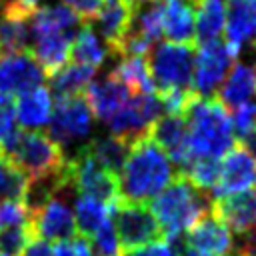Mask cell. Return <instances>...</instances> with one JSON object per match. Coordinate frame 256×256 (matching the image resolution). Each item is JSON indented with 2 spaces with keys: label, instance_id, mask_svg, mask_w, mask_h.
Here are the masks:
<instances>
[{
  "label": "cell",
  "instance_id": "1",
  "mask_svg": "<svg viewBox=\"0 0 256 256\" xmlns=\"http://www.w3.org/2000/svg\"><path fill=\"white\" fill-rule=\"evenodd\" d=\"M174 164L166 152L150 138L130 146L128 158L118 178V200L128 204L152 202L174 178Z\"/></svg>",
  "mask_w": 256,
  "mask_h": 256
},
{
  "label": "cell",
  "instance_id": "2",
  "mask_svg": "<svg viewBox=\"0 0 256 256\" xmlns=\"http://www.w3.org/2000/svg\"><path fill=\"white\" fill-rule=\"evenodd\" d=\"M188 150L192 160H218L234 148V130L228 110L216 98L192 96L184 110Z\"/></svg>",
  "mask_w": 256,
  "mask_h": 256
},
{
  "label": "cell",
  "instance_id": "3",
  "mask_svg": "<svg viewBox=\"0 0 256 256\" xmlns=\"http://www.w3.org/2000/svg\"><path fill=\"white\" fill-rule=\"evenodd\" d=\"M212 198L200 192L186 174L178 172L172 182L150 202V212L160 224L164 238L182 236L200 216L210 210Z\"/></svg>",
  "mask_w": 256,
  "mask_h": 256
},
{
  "label": "cell",
  "instance_id": "4",
  "mask_svg": "<svg viewBox=\"0 0 256 256\" xmlns=\"http://www.w3.org/2000/svg\"><path fill=\"white\" fill-rule=\"evenodd\" d=\"M0 156L14 162L28 178L58 172L66 166L64 152L42 132L14 130L0 142Z\"/></svg>",
  "mask_w": 256,
  "mask_h": 256
},
{
  "label": "cell",
  "instance_id": "5",
  "mask_svg": "<svg viewBox=\"0 0 256 256\" xmlns=\"http://www.w3.org/2000/svg\"><path fill=\"white\" fill-rule=\"evenodd\" d=\"M146 64L156 94L170 90H192L194 46L172 42L154 44L146 54Z\"/></svg>",
  "mask_w": 256,
  "mask_h": 256
},
{
  "label": "cell",
  "instance_id": "6",
  "mask_svg": "<svg viewBox=\"0 0 256 256\" xmlns=\"http://www.w3.org/2000/svg\"><path fill=\"white\" fill-rule=\"evenodd\" d=\"M94 124V116L84 100V96L56 98L52 106V116L48 122V138L64 152L68 148L80 150L84 138L90 136Z\"/></svg>",
  "mask_w": 256,
  "mask_h": 256
},
{
  "label": "cell",
  "instance_id": "7",
  "mask_svg": "<svg viewBox=\"0 0 256 256\" xmlns=\"http://www.w3.org/2000/svg\"><path fill=\"white\" fill-rule=\"evenodd\" d=\"M122 252L164 240V232L148 204H128L116 200L110 212Z\"/></svg>",
  "mask_w": 256,
  "mask_h": 256
},
{
  "label": "cell",
  "instance_id": "8",
  "mask_svg": "<svg viewBox=\"0 0 256 256\" xmlns=\"http://www.w3.org/2000/svg\"><path fill=\"white\" fill-rule=\"evenodd\" d=\"M68 180L78 196H88L112 206L118 200V178L100 168L86 150V144L66 158Z\"/></svg>",
  "mask_w": 256,
  "mask_h": 256
},
{
  "label": "cell",
  "instance_id": "9",
  "mask_svg": "<svg viewBox=\"0 0 256 256\" xmlns=\"http://www.w3.org/2000/svg\"><path fill=\"white\" fill-rule=\"evenodd\" d=\"M162 114H164V108L156 92L132 94L128 102L106 120V124L112 136L122 138L128 144H134L148 136L152 124Z\"/></svg>",
  "mask_w": 256,
  "mask_h": 256
},
{
  "label": "cell",
  "instance_id": "10",
  "mask_svg": "<svg viewBox=\"0 0 256 256\" xmlns=\"http://www.w3.org/2000/svg\"><path fill=\"white\" fill-rule=\"evenodd\" d=\"M234 54L222 40L198 44L194 52V68H192V92L200 98H214L220 84L228 76Z\"/></svg>",
  "mask_w": 256,
  "mask_h": 256
},
{
  "label": "cell",
  "instance_id": "11",
  "mask_svg": "<svg viewBox=\"0 0 256 256\" xmlns=\"http://www.w3.org/2000/svg\"><path fill=\"white\" fill-rule=\"evenodd\" d=\"M74 188L66 184L40 212H36L30 218V228L36 240L44 242H64L76 236V224H74V212L70 206V198L76 196Z\"/></svg>",
  "mask_w": 256,
  "mask_h": 256
},
{
  "label": "cell",
  "instance_id": "12",
  "mask_svg": "<svg viewBox=\"0 0 256 256\" xmlns=\"http://www.w3.org/2000/svg\"><path fill=\"white\" fill-rule=\"evenodd\" d=\"M184 244L186 248L206 254V256H232L234 254L232 232L212 210L200 216L184 232Z\"/></svg>",
  "mask_w": 256,
  "mask_h": 256
},
{
  "label": "cell",
  "instance_id": "13",
  "mask_svg": "<svg viewBox=\"0 0 256 256\" xmlns=\"http://www.w3.org/2000/svg\"><path fill=\"white\" fill-rule=\"evenodd\" d=\"M46 74L30 52L0 56V96H20L42 86Z\"/></svg>",
  "mask_w": 256,
  "mask_h": 256
},
{
  "label": "cell",
  "instance_id": "14",
  "mask_svg": "<svg viewBox=\"0 0 256 256\" xmlns=\"http://www.w3.org/2000/svg\"><path fill=\"white\" fill-rule=\"evenodd\" d=\"M148 136L166 152L170 162L180 168L178 172H184L192 164L188 150V128L182 114H162L152 124Z\"/></svg>",
  "mask_w": 256,
  "mask_h": 256
},
{
  "label": "cell",
  "instance_id": "15",
  "mask_svg": "<svg viewBox=\"0 0 256 256\" xmlns=\"http://www.w3.org/2000/svg\"><path fill=\"white\" fill-rule=\"evenodd\" d=\"M254 178H256V158L242 144H234V148L220 162V176L212 192V200L246 190L254 182Z\"/></svg>",
  "mask_w": 256,
  "mask_h": 256
},
{
  "label": "cell",
  "instance_id": "16",
  "mask_svg": "<svg viewBox=\"0 0 256 256\" xmlns=\"http://www.w3.org/2000/svg\"><path fill=\"white\" fill-rule=\"evenodd\" d=\"M210 210L226 224L230 232L244 236L256 226V188L214 198Z\"/></svg>",
  "mask_w": 256,
  "mask_h": 256
},
{
  "label": "cell",
  "instance_id": "17",
  "mask_svg": "<svg viewBox=\"0 0 256 256\" xmlns=\"http://www.w3.org/2000/svg\"><path fill=\"white\" fill-rule=\"evenodd\" d=\"M132 8L124 0H104L102 8L94 16V32L100 34V40L106 44L110 54H120V46L130 28Z\"/></svg>",
  "mask_w": 256,
  "mask_h": 256
},
{
  "label": "cell",
  "instance_id": "18",
  "mask_svg": "<svg viewBox=\"0 0 256 256\" xmlns=\"http://www.w3.org/2000/svg\"><path fill=\"white\" fill-rule=\"evenodd\" d=\"M30 54L40 64L46 76H52L60 70L70 58V44L76 34L72 32H58V30H44V32H30Z\"/></svg>",
  "mask_w": 256,
  "mask_h": 256
},
{
  "label": "cell",
  "instance_id": "19",
  "mask_svg": "<svg viewBox=\"0 0 256 256\" xmlns=\"http://www.w3.org/2000/svg\"><path fill=\"white\" fill-rule=\"evenodd\" d=\"M82 96H84L92 116L102 120V122H106L112 114H116L128 102L132 92L116 76L108 74L102 80H92Z\"/></svg>",
  "mask_w": 256,
  "mask_h": 256
},
{
  "label": "cell",
  "instance_id": "20",
  "mask_svg": "<svg viewBox=\"0 0 256 256\" xmlns=\"http://www.w3.org/2000/svg\"><path fill=\"white\" fill-rule=\"evenodd\" d=\"M256 96V64L238 62L232 64L228 76L216 92V100L226 110H236L238 106L252 102Z\"/></svg>",
  "mask_w": 256,
  "mask_h": 256
},
{
  "label": "cell",
  "instance_id": "21",
  "mask_svg": "<svg viewBox=\"0 0 256 256\" xmlns=\"http://www.w3.org/2000/svg\"><path fill=\"white\" fill-rule=\"evenodd\" d=\"M16 122L22 126V130L38 132L48 126L52 116V92L44 86H38L30 92H24L16 96Z\"/></svg>",
  "mask_w": 256,
  "mask_h": 256
},
{
  "label": "cell",
  "instance_id": "22",
  "mask_svg": "<svg viewBox=\"0 0 256 256\" xmlns=\"http://www.w3.org/2000/svg\"><path fill=\"white\" fill-rule=\"evenodd\" d=\"M162 36L172 44H196L194 28V4L192 2H170L162 4Z\"/></svg>",
  "mask_w": 256,
  "mask_h": 256
},
{
  "label": "cell",
  "instance_id": "23",
  "mask_svg": "<svg viewBox=\"0 0 256 256\" xmlns=\"http://www.w3.org/2000/svg\"><path fill=\"white\" fill-rule=\"evenodd\" d=\"M228 4L224 0H196L194 4V28L196 44L220 40L226 28Z\"/></svg>",
  "mask_w": 256,
  "mask_h": 256
},
{
  "label": "cell",
  "instance_id": "24",
  "mask_svg": "<svg viewBox=\"0 0 256 256\" xmlns=\"http://www.w3.org/2000/svg\"><path fill=\"white\" fill-rule=\"evenodd\" d=\"M108 56H110V50L100 40V36L94 32L92 24L84 22L78 28L76 36L72 38V44H70V60L74 64L98 68V66H102L106 62Z\"/></svg>",
  "mask_w": 256,
  "mask_h": 256
},
{
  "label": "cell",
  "instance_id": "25",
  "mask_svg": "<svg viewBox=\"0 0 256 256\" xmlns=\"http://www.w3.org/2000/svg\"><path fill=\"white\" fill-rule=\"evenodd\" d=\"M226 46L234 56L242 52L248 44H252V18L248 0H230L226 14Z\"/></svg>",
  "mask_w": 256,
  "mask_h": 256
},
{
  "label": "cell",
  "instance_id": "26",
  "mask_svg": "<svg viewBox=\"0 0 256 256\" xmlns=\"http://www.w3.org/2000/svg\"><path fill=\"white\" fill-rule=\"evenodd\" d=\"M30 18L2 10L0 12V56L30 50Z\"/></svg>",
  "mask_w": 256,
  "mask_h": 256
},
{
  "label": "cell",
  "instance_id": "27",
  "mask_svg": "<svg viewBox=\"0 0 256 256\" xmlns=\"http://www.w3.org/2000/svg\"><path fill=\"white\" fill-rule=\"evenodd\" d=\"M94 76H96V68L74 64V62L64 64L60 70H56L50 76V90L56 94V98L82 96L84 90L94 80Z\"/></svg>",
  "mask_w": 256,
  "mask_h": 256
},
{
  "label": "cell",
  "instance_id": "28",
  "mask_svg": "<svg viewBox=\"0 0 256 256\" xmlns=\"http://www.w3.org/2000/svg\"><path fill=\"white\" fill-rule=\"evenodd\" d=\"M130 146L126 140L122 138H116V136H98L94 140H90L86 144V150L90 152V156L96 160V164L104 170H108L110 174L118 176L126 158H128V152H130Z\"/></svg>",
  "mask_w": 256,
  "mask_h": 256
},
{
  "label": "cell",
  "instance_id": "29",
  "mask_svg": "<svg viewBox=\"0 0 256 256\" xmlns=\"http://www.w3.org/2000/svg\"><path fill=\"white\" fill-rule=\"evenodd\" d=\"M72 208H74L72 212H74L76 232L86 240H90L96 234V230L110 218V212H112V206L88 196H76L72 202Z\"/></svg>",
  "mask_w": 256,
  "mask_h": 256
},
{
  "label": "cell",
  "instance_id": "30",
  "mask_svg": "<svg viewBox=\"0 0 256 256\" xmlns=\"http://www.w3.org/2000/svg\"><path fill=\"white\" fill-rule=\"evenodd\" d=\"M110 74L116 76L122 84H126L132 94L154 92V84H152V78L148 72L146 56H122Z\"/></svg>",
  "mask_w": 256,
  "mask_h": 256
},
{
  "label": "cell",
  "instance_id": "31",
  "mask_svg": "<svg viewBox=\"0 0 256 256\" xmlns=\"http://www.w3.org/2000/svg\"><path fill=\"white\" fill-rule=\"evenodd\" d=\"M28 176L8 158L0 156V204L22 202Z\"/></svg>",
  "mask_w": 256,
  "mask_h": 256
},
{
  "label": "cell",
  "instance_id": "32",
  "mask_svg": "<svg viewBox=\"0 0 256 256\" xmlns=\"http://www.w3.org/2000/svg\"><path fill=\"white\" fill-rule=\"evenodd\" d=\"M188 176V180L204 194H208L212 198V192L218 184V176H220V162L218 160H192V164L182 172Z\"/></svg>",
  "mask_w": 256,
  "mask_h": 256
},
{
  "label": "cell",
  "instance_id": "33",
  "mask_svg": "<svg viewBox=\"0 0 256 256\" xmlns=\"http://www.w3.org/2000/svg\"><path fill=\"white\" fill-rule=\"evenodd\" d=\"M34 240L30 224L0 228V254L2 256H20L22 250Z\"/></svg>",
  "mask_w": 256,
  "mask_h": 256
},
{
  "label": "cell",
  "instance_id": "34",
  "mask_svg": "<svg viewBox=\"0 0 256 256\" xmlns=\"http://www.w3.org/2000/svg\"><path fill=\"white\" fill-rule=\"evenodd\" d=\"M92 250L96 252V256H122V248L112 224V218H108L92 236Z\"/></svg>",
  "mask_w": 256,
  "mask_h": 256
},
{
  "label": "cell",
  "instance_id": "35",
  "mask_svg": "<svg viewBox=\"0 0 256 256\" xmlns=\"http://www.w3.org/2000/svg\"><path fill=\"white\" fill-rule=\"evenodd\" d=\"M232 122V130L234 134L242 140L246 134H250L256 128V102H246L242 106H238L236 110H232L230 116Z\"/></svg>",
  "mask_w": 256,
  "mask_h": 256
},
{
  "label": "cell",
  "instance_id": "36",
  "mask_svg": "<svg viewBox=\"0 0 256 256\" xmlns=\"http://www.w3.org/2000/svg\"><path fill=\"white\" fill-rule=\"evenodd\" d=\"M30 224V214L22 202H6L0 204V228L24 226Z\"/></svg>",
  "mask_w": 256,
  "mask_h": 256
},
{
  "label": "cell",
  "instance_id": "37",
  "mask_svg": "<svg viewBox=\"0 0 256 256\" xmlns=\"http://www.w3.org/2000/svg\"><path fill=\"white\" fill-rule=\"evenodd\" d=\"M54 256H92V246L86 238L74 236L64 242H56L52 246Z\"/></svg>",
  "mask_w": 256,
  "mask_h": 256
},
{
  "label": "cell",
  "instance_id": "38",
  "mask_svg": "<svg viewBox=\"0 0 256 256\" xmlns=\"http://www.w3.org/2000/svg\"><path fill=\"white\" fill-rule=\"evenodd\" d=\"M16 130V106L14 98L0 96V142Z\"/></svg>",
  "mask_w": 256,
  "mask_h": 256
},
{
  "label": "cell",
  "instance_id": "39",
  "mask_svg": "<svg viewBox=\"0 0 256 256\" xmlns=\"http://www.w3.org/2000/svg\"><path fill=\"white\" fill-rule=\"evenodd\" d=\"M64 6H68L70 10H74L82 22H92L94 16L98 14V10L102 8V2L104 0H62Z\"/></svg>",
  "mask_w": 256,
  "mask_h": 256
},
{
  "label": "cell",
  "instance_id": "40",
  "mask_svg": "<svg viewBox=\"0 0 256 256\" xmlns=\"http://www.w3.org/2000/svg\"><path fill=\"white\" fill-rule=\"evenodd\" d=\"M122 256H178V254L164 240H160V242H154V244H148V246L126 250V252H122Z\"/></svg>",
  "mask_w": 256,
  "mask_h": 256
},
{
  "label": "cell",
  "instance_id": "41",
  "mask_svg": "<svg viewBox=\"0 0 256 256\" xmlns=\"http://www.w3.org/2000/svg\"><path fill=\"white\" fill-rule=\"evenodd\" d=\"M38 8H40V0H4V6H2V10L14 12L26 18H32V14Z\"/></svg>",
  "mask_w": 256,
  "mask_h": 256
},
{
  "label": "cell",
  "instance_id": "42",
  "mask_svg": "<svg viewBox=\"0 0 256 256\" xmlns=\"http://www.w3.org/2000/svg\"><path fill=\"white\" fill-rule=\"evenodd\" d=\"M232 256H256V226L242 236V242L234 248Z\"/></svg>",
  "mask_w": 256,
  "mask_h": 256
},
{
  "label": "cell",
  "instance_id": "43",
  "mask_svg": "<svg viewBox=\"0 0 256 256\" xmlns=\"http://www.w3.org/2000/svg\"><path fill=\"white\" fill-rule=\"evenodd\" d=\"M20 256H54V252H52V244L50 242H44V240H32L24 250H22V254Z\"/></svg>",
  "mask_w": 256,
  "mask_h": 256
},
{
  "label": "cell",
  "instance_id": "44",
  "mask_svg": "<svg viewBox=\"0 0 256 256\" xmlns=\"http://www.w3.org/2000/svg\"><path fill=\"white\" fill-rule=\"evenodd\" d=\"M238 144H242V146H244V148H246V150L256 158V128H254L250 134H246Z\"/></svg>",
  "mask_w": 256,
  "mask_h": 256
},
{
  "label": "cell",
  "instance_id": "45",
  "mask_svg": "<svg viewBox=\"0 0 256 256\" xmlns=\"http://www.w3.org/2000/svg\"><path fill=\"white\" fill-rule=\"evenodd\" d=\"M180 256H206V254H200V252H194V250H190V248H186Z\"/></svg>",
  "mask_w": 256,
  "mask_h": 256
},
{
  "label": "cell",
  "instance_id": "46",
  "mask_svg": "<svg viewBox=\"0 0 256 256\" xmlns=\"http://www.w3.org/2000/svg\"><path fill=\"white\" fill-rule=\"evenodd\" d=\"M156 2H160V4H170V2H192V4H194V0H156Z\"/></svg>",
  "mask_w": 256,
  "mask_h": 256
},
{
  "label": "cell",
  "instance_id": "47",
  "mask_svg": "<svg viewBox=\"0 0 256 256\" xmlns=\"http://www.w3.org/2000/svg\"><path fill=\"white\" fill-rule=\"evenodd\" d=\"M194 4H196V0H194Z\"/></svg>",
  "mask_w": 256,
  "mask_h": 256
},
{
  "label": "cell",
  "instance_id": "48",
  "mask_svg": "<svg viewBox=\"0 0 256 256\" xmlns=\"http://www.w3.org/2000/svg\"><path fill=\"white\" fill-rule=\"evenodd\" d=\"M224 2H226V0H224Z\"/></svg>",
  "mask_w": 256,
  "mask_h": 256
},
{
  "label": "cell",
  "instance_id": "49",
  "mask_svg": "<svg viewBox=\"0 0 256 256\" xmlns=\"http://www.w3.org/2000/svg\"><path fill=\"white\" fill-rule=\"evenodd\" d=\"M0 256H2V254H0Z\"/></svg>",
  "mask_w": 256,
  "mask_h": 256
}]
</instances>
